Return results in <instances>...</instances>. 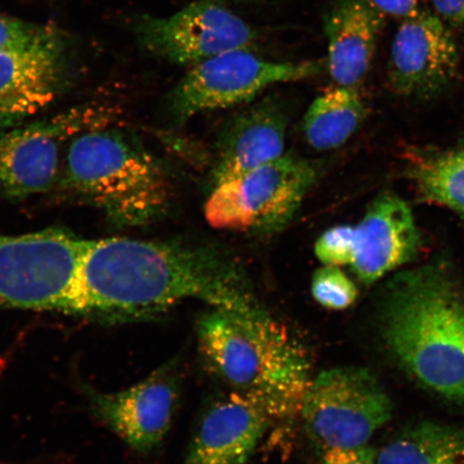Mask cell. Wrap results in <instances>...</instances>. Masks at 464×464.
Here are the masks:
<instances>
[{
    "mask_svg": "<svg viewBox=\"0 0 464 464\" xmlns=\"http://www.w3.org/2000/svg\"><path fill=\"white\" fill-rule=\"evenodd\" d=\"M189 299L248 315L268 313L246 270L222 251L130 237L86 240L63 313L140 323Z\"/></svg>",
    "mask_w": 464,
    "mask_h": 464,
    "instance_id": "obj_1",
    "label": "cell"
},
{
    "mask_svg": "<svg viewBox=\"0 0 464 464\" xmlns=\"http://www.w3.org/2000/svg\"><path fill=\"white\" fill-rule=\"evenodd\" d=\"M381 330L411 379L464 402V297L448 268L428 265L393 277L382 300Z\"/></svg>",
    "mask_w": 464,
    "mask_h": 464,
    "instance_id": "obj_2",
    "label": "cell"
},
{
    "mask_svg": "<svg viewBox=\"0 0 464 464\" xmlns=\"http://www.w3.org/2000/svg\"><path fill=\"white\" fill-rule=\"evenodd\" d=\"M199 348L208 369L253 400L272 420L301 413L311 384L310 361L286 327L268 314L214 309L198 324Z\"/></svg>",
    "mask_w": 464,
    "mask_h": 464,
    "instance_id": "obj_3",
    "label": "cell"
},
{
    "mask_svg": "<svg viewBox=\"0 0 464 464\" xmlns=\"http://www.w3.org/2000/svg\"><path fill=\"white\" fill-rule=\"evenodd\" d=\"M61 181L63 189L100 208L119 227L154 222L171 200V183L160 162L109 126L72 139Z\"/></svg>",
    "mask_w": 464,
    "mask_h": 464,
    "instance_id": "obj_4",
    "label": "cell"
},
{
    "mask_svg": "<svg viewBox=\"0 0 464 464\" xmlns=\"http://www.w3.org/2000/svg\"><path fill=\"white\" fill-rule=\"evenodd\" d=\"M85 242L61 228L0 234V311L65 312Z\"/></svg>",
    "mask_w": 464,
    "mask_h": 464,
    "instance_id": "obj_5",
    "label": "cell"
},
{
    "mask_svg": "<svg viewBox=\"0 0 464 464\" xmlns=\"http://www.w3.org/2000/svg\"><path fill=\"white\" fill-rule=\"evenodd\" d=\"M300 414L319 449H357L390 421L392 403L368 369L336 368L312 380Z\"/></svg>",
    "mask_w": 464,
    "mask_h": 464,
    "instance_id": "obj_6",
    "label": "cell"
},
{
    "mask_svg": "<svg viewBox=\"0 0 464 464\" xmlns=\"http://www.w3.org/2000/svg\"><path fill=\"white\" fill-rule=\"evenodd\" d=\"M318 69L312 62L266 61L248 49L226 52L191 66L172 91L171 111L177 121H185L251 102L270 86L312 77Z\"/></svg>",
    "mask_w": 464,
    "mask_h": 464,
    "instance_id": "obj_7",
    "label": "cell"
},
{
    "mask_svg": "<svg viewBox=\"0 0 464 464\" xmlns=\"http://www.w3.org/2000/svg\"><path fill=\"white\" fill-rule=\"evenodd\" d=\"M112 118L111 109L84 104L0 135V194L25 198L50 189L60 178L63 147Z\"/></svg>",
    "mask_w": 464,
    "mask_h": 464,
    "instance_id": "obj_8",
    "label": "cell"
},
{
    "mask_svg": "<svg viewBox=\"0 0 464 464\" xmlns=\"http://www.w3.org/2000/svg\"><path fill=\"white\" fill-rule=\"evenodd\" d=\"M132 26L145 50L178 65L252 50L256 43L254 29L218 0H198L169 16H139Z\"/></svg>",
    "mask_w": 464,
    "mask_h": 464,
    "instance_id": "obj_9",
    "label": "cell"
},
{
    "mask_svg": "<svg viewBox=\"0 0 464 464\" xmlns=\"http://www.w3.org/2000/svg\"><path fill=\"white\" fill-rule=\"evenodd\" d=\"M460 69L459 50L448 24L430 11L402 22L392 44L390 84L399 95L431 98L448 90Z\"/></svg>",
    "mask_w": 464,
    "mask_h": 464,
    "instance_id": "obj_10",
    "label": "cell"
},
{
    "mask_svg": "<svg viewBox=\"0 0 464 464\" xmlns=\"http://www.w3.org/2000/svg\"><path fill=\"white\" fill-rule=\"evenodd\" d=\"M176 362L160 369L129 390L101 392L83 391L92 413L138 452H149L169 431L179 397Z\"/></svg>",
    "mask_w": 464,
    "mask_h": 464,
    "instance_id": "obj_11",
    "label": "cell"
},
{
    "mask_svg": "<svg viewBox=\"0 0 464 464\" xmlns=\"http://www.w3.org/2000/svg\"><path fill=\"white\" fill-rule=\"evenodd\" d=\"M65 44L56 32L26 48L0 51V126L32 118L66 84Z\"/></svg>",
    "mask_w": 464,
    "mask_h": 464,
    "instance_id": "obj_12",
    "label": "cell"
},
{
    "mask_svg": "<svg viewBox=\"0 0 464 464\" xmlns=\"http://www.w3.org/2000/svg\"><path fill=\"white\" fill-rule=\"evenodd\" d=\"M421 237L408 203L384 193L371 203L356 226V249L351 265L359 281L371 285L414 260Z\"/></svg>",
    "mask_w": 464,
    "mask_h": 464,
    "instance_id": "obj_13",
    "label": "cell"
},
{
    "mask_svg": "<svg viewBox=\"0 0 464 464\" xmlns=\"http://www.w3.org/2000/svg\"><path fill=\"white\" fill-rule=\"evenodd\" d=\"M318 168L295 155H282L239 178L248 232L271 235L281 231L318 178Z\"/></svg>",
    "mask_w": 464,
    "mask_h": 464,
    "instance_id": "obj_14",
    "label": "cell"
},
{
    "mask_svg": "<svg viewBox=\"0 0 464 464\" xmlns=\"http://www.w3.org/2000/svg\"><path fill=\"white\" fill-rule=\"evenodd\" d=\"M271 421L253 400L225 394L203 415L184 464H246Z\"/></svg>",
    "mask_w": 464,
    "mask_h": 464,
    "instance_id": "obj_15",
    "label": "cell"
},
{
    "mask_svg": "<svg viewBox=\"0 0 464 464\" xmlns=\"http://www.w3.org/2000/svg\"><path fill=\"white\" fill-rule=\"evenodd\" d=\"M287 118L276 102L265 101L232 119L217 147L216 184L239 179L284 153Z\"/></svg>",
    "mask_w": 464,
    "mask_h": 464,
    "instance_id": "obj_16",
    "label": "cell"
},
{
    "mask_svg": "<svg viewBox=\"0 0 464 464\" xmlns=\"http://www.w3.org/2000/svg\"><path fill=\"white\" fill-rule=\"evenodd\" d=\"M384 16L369 0H338L324 15L328 68L336 85L357 89L367 77Z\"/></svg>",
    "mask_w": 464,
    "mask_h": 464,
    "instance_id": "obj_17",
    "label": "cell"
},
{
    "mask_svg": "<svg viewBox=\"0 0 464 464\" xmlns=\"http://www.w3.org/2000/svg\"><path fill=\"white\" fill-rule=\"evenodd\" d=\"M367 108L355 87L338 86L318 96L304 121L305 140L316 150L338 149L361 127Z\"/></svg>",
    "mask_w": 464,
    "mask_h": 464,
    "instance_id": "obj_18",
    "label": "cell"
},
{
    "mask_svg": "<svg viewBox=\"0 0 464 464\" xmlns=\"http://www.w3.org/2000/svg\"><path fill=\"white\" fill-rule=\"evenodd\" d=\"M376 464H464V428L419 423L377 452Z\"/></svg>",
    "mask_w": 464,
    "mask_h": 464,
    "instance_id": "obj_19",
    "label": "cell"
},
{
    "mask_svg": "<svg viewBox=\"0 0 464 464\" xmlns=\"http://www.w3.org/2000/svg\"><path fill=\"white\" fill-rule=\"evenodd\" d=\"M409 174L423 199L464 214V149L422 156Z\"/></svg>",
    "mask_w": 464,
    "mask_h": 464,
    "instance_id": "obj_20",
    "label": "cell"
},
{
    "mask_svg": "<svg viewBox=\"0 0 464 464\" xmlns=\"http://www.w3.org/2000/svg\"><path fill=\"white\" fill-rule=\"evenodd\" d=\"M205 216L214 228L248 232L249 222L239 179L216 184V189L206 203Z\"/></svg>",
    "mask_w": 464,
    "mask_h": 464,
    "instance_id": "obj_21",
    "label": "cell"
},
{
    "mask_svg": "<svg viewBox=\"0 0 464 464\" xmlns=\"http://www.w3.org/2000/svg\"><path fill=\"white\" fill-rule=\"evenodd\" d=\"M311 292L317 304L334 311L348 309L358 297L355 283L335 266H324L315 271Z\"/></svg>",
    "mask_w": 464,
    "mask_h": 464,
    "instance_id": "obj_22",
    "label": "cell"
},
{
    "mask_svg": "<svg viewBox=\"0 0 464 464\" xmlns=\"http://www.w3.org/2000/svg\"><path fill=\"white\" fill-rule=\"evenodd\" d=\"M356 226L339 225L318 237L315 255L324 266H351L355 256Z\"/></svg>",
    "mask_w": 464,
    "mask_h": 464,
    "instance_id": "obj_23",
    "label": "cell"
},
{
    "mask_svg": "<svg viewBox=\"0 0 464 464\" xmlns=\"http://www.w3.org/2000/svg\"><path fill=\"white\" fill-rule=\"evenodd\" d=\"M54 33L53 28L0 14V51L26 48L44 42Z\"/></svg>",
    "mask_w": 464,
    "mask_h": 464,
    "instance_id": "obj_24",
    "label": "cell"
},
{
    "mask_svg": "<svg viewBox=\"0 0 464 464\" xmlns=\"http://www.w3.org/2000/svg\"><path fill=\"white\" fill-rule=\"evenodd\" d=\"M321 464H376V451L369 445L327 450L324 451Z\"/></svg>",
    "mask_w": 464,
    "mask_h": 464,
    "instance_id": "obj_25",
    "label": "cell"
},
{
    "mask_svg": "<svg viewBox=\"0 0 464 464\" xmlns=\"http://www.w3.org/2000/svg\"><path fill=\"white\" fill-rule=\"evenodd\" d=\"M435 14L446 24L452 27L464 26V0H431Z\"/></svg>",
    "mask_w": 464,
    "mask_h": 464,
    "instance_id": "obj_26",
    "label": "cell"
},
{
    "mask_svg": "<svg viewBox=\"0 0 464 464\" xmlns=\"http://www.w3.org/2000/svg\"><path fill=\"white\" fill-rule=\"evenodd\" d=\"M384 15L408 17L419 11L420 0H369Z\"/></svg>",
    "mask_w": 464,
    "mask_h": 464,
    "instance_id": "obj_27",
    "label": "cell"
}]
</instances>
